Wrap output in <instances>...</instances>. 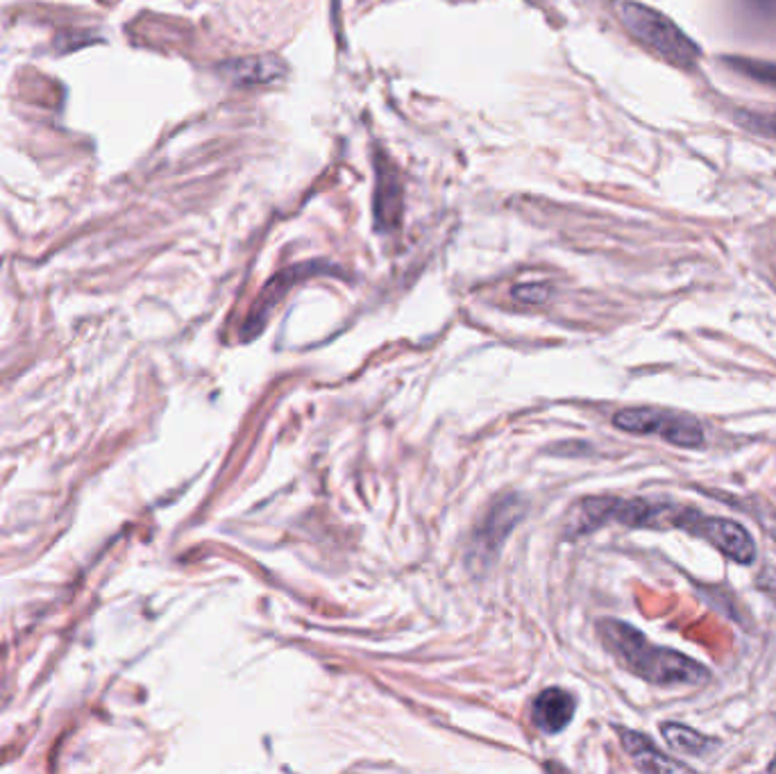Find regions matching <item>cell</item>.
<instances>
[{
  "label": "cell",
  "instance_id": "7a4b0ae2",
  "mask_svg": "<svg viewBox=\"0 0 776 774\" xmlns=\"http://www.w3.org/2000/svg\"><path fill=\"white\" fill-rule=\"evenodd\" d=\"M620 14L627 30L640 44H644L678 69L695 67L699 59L697 44L665 14L640 3H625Z\"/></svg>",
  "mask_w": 776,
  "mask_h": 774
},
{
  "label": "cell",
  "instance_id": "3957f363",
  "mask_svg": "<svg viewBox=\"0 0 776 774\" xmlns=\"http://www.w3.org/2000/svg\"><path fill=\"white\" fill-rule=\"evenodd\" d=\"M613 425L631 434H654L678 447H699L704 430L697 418L665 409H625L613 416Z\"/></svg>",
  "mask_w": 776,
  "mask_h": 774
},
{
  "label": "cell",
  "instance_id": "8992f818",
  "mask_svg": "<svg viewBox=\"0 0 776 774\" xmlns=\"http://www.w3.org/2000/svg\"><path fill=\"white\" fill-rule=\"evenodd\" d=\"M574 718V697L563 688H547L534 699V725L543 733H561Z\"/></svg>",
  "mask_w": 776,
  "mask_h": 774
},
{
  "label": "cell",
  "instance_id": "ba28073f",
  "mask_svg": "<svg viewBox=\"0 0 776 774\" xmlns=\"http://www.w3.org/2000/svg\"><path fill=\"white\" fill-rule=\"evenodd\" d=\"M222 73L237 84H271L286 76V64L275 55H254L225 64Z\"/></svg>",
  "mask_w": 776,
  "mask_h": 774
},
{
  "label": "cell",
  "instance_id": "5bb4252c",
  "mask_svg": "<svg viewBox=\"0 0 776 774\" xmlns=\"http://www.w3.org/2000/svg\"><path fill=\"white\" fill-rule=\"evenodd\" d=\"M769 770H772V772H774V770H776V759H774V761H772V763H769Z\"/></svg>",
  "mask_w": 776,
  "mask_h": 774
},
{
  "label": "cell",
  "instance_id": "5b68a950",
  "mask_svg": "<svg viewBox=\"0 0 776 774\" xmlns=\"http://www.w3.org/2000/svg\"><path fill=\"white\" fill-rule=\"evenodd\" d=\"M322 264H300V266H294V269H288L284 273H279L275 280L269 282V286L264 288V294L259 296L256 305L252 307L250 316H248V326H246V337H252L256 334L259 330L264 328V322L269 318V314L273 311V307L277 305V300L288 292V286L294 284L296 280L300 277H307L311 273H318Z\"/></svg>",
  "mask_w": 776,
  "mask_h": 774
},
{
  "label": "cell",
  "instance_id": "4fadbf2b",
  "mask_svg": "<svg viewBox=\"0 0 776 774\" xmlns=\"http://www.w3.org/2000/svg\"><path fill=\"white\" fill-rule=\"evenodd\" d=\"M513 296L521 300V303H527V305H538V303H545L549 292H547V286L543 284H521V286H515V292Z\"/></svg>",
  "mask_w": 776,
  "mask_h": 774
},
{
  "label": "cell",
  "instance_id": "9c48e42d",
  "mask_svg": "<svg viewBox=\"0 0 776 774\" xmlns=\"http://www.w3.org/2000/svg\"><path fill=\"white\" fill-rule=\"evenodd\" d=\"M620 740H623V748L627 750V754L634 759V763L640 770H647V772H691V767L686 763H678V761L670 759L667 754H663L644 733L620 729Z\"/></svg>",
  "mask_w": 776,
  "mask_h": 774
},
{
  "label": "cell",
  "instance_id": "7c38bea8",
  "mask_svg": "<svg viewBox=\"0 0 776 774\" xmlns=\"http://www.w3.org/2000/svg\"><path fill=\"white\" fill-rule=\"evenodd\" d=\"M740 123L752 133L776 139V112H740Z\"/></svg>",
  "mask_w": 776,
  "mask_h": 774
},
{
  "label": "cell",
  "instance_id": "30bf717a",
  "mask_svg": "<svg viewBox=\"0 0 776 774\" xmlns=\"http://www.w3.org/2000/svg\"><path fill=\"white\" fill-rule=\"evenodd\" d=\"M661 733L667 740V745L678 754L701 759V756L714 752L716 748H720L718 740H710V738L701 736L699 731H695L686 725H678V722H665L661 727Z\"/></svg>",
  "mask_w": 776,
  "mask_h": 774
},
{
  "label": "cell",
  "instance_id": "8fae6325",
  "mask_svg": "<svg viewBox=\"0 0 776 774\" xmlns=\"http://www.w3.org/2000/svg\"><path fill=\"white\" fill-rule=\"evenodd\" d=\"M727 64L733 71H738L742 76H748V78L763 82V84L776 87V64L748 59V57H731V59H727Z\"/></svg>",
  "mask_w": 776,
  "mask_h": 774
},
{
  "label": "cell",
  "instance_id": "277c9868",
  "mask_svg": "<svg viewBox=\"0 0 776 774\" xmlns=\"http://www.w3.org/2000/svg\"><path fill=\"white\" fill-rule=\"evenodd\" d=\"M678 530H686L695 536L706 538L735 564H752L756 557V543L752 534L735 521L729 519H706L695 509H686Z\"/></svg>",
  "mask_w": 776,
  "mask_h": 774
},
{
  "label": "cell",
  "instance_id": "6da1fadb",
  "mask_svg": "<svg viewBox=\"0 0 776 774\" xmlns=\"http://www.w3.org/2000/svg\"><path fill=\"white\" fill-rule=\"evenodd\" d=\"M600 636L608 652L616 657L627 670H631L640 680L670 686V684H691L699 686L708 682V670L697 661L688 659L682 652L659 648L647 640L636 627L623 621H600Z\"/></svg>",
  "mask_w": 776,
  "mask_h": 774
},
{
  "label": "cell",
  "instance_id": "52a82bcc",
  "mask_svg": "<svg viewBox=\"0 0 776 774\" xmlns=\"http://www.w3.org/2000/svg\"><path fill=\"white\" fill-rule=\"evenodd\" d=\"M402 216V186L391 164L377 161V191H375V220L379 230H391Z\"/></svg>",
  "mask_w": 776,
  "mask_h": 774
}]
</instances>
